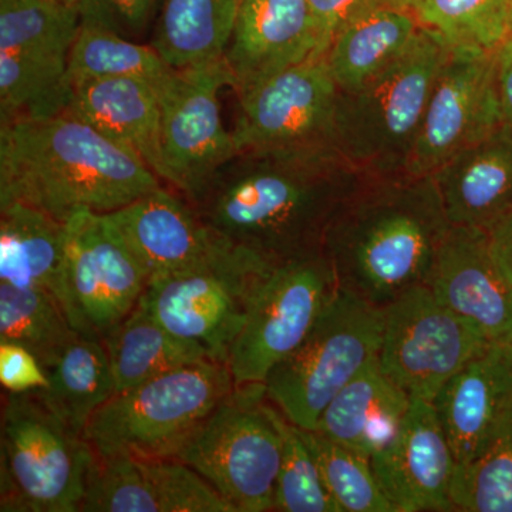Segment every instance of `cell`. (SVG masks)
I'll use <instances>...</instances> for the list:
<instances>
[{"mask_svg":"<svg viewBox=\"0 0 512 512\" xmlns=\"http://www.w3.org/2000/svg\"><path fill=\"white\" fill-rule=\"evenodd\" d=\"M301 431L340 512H396L383 493L369 458L318 431Z\"/></svg>","mask_w":512,"mask_h":512,"instance_id":"35","label":"cell"},{"mask_svg":"<svg viewBox=\"0 0 512 512\" xmlns=\"http://www.w3.org/2000/svg\"><path fill=\"white\" fill-rule=\"evenodd\" d=\"M429 286L490 342L512 343V284L495 264L485 229L451 225Z\"/></svg>","mask_w":512,"mask_h":512,"instance_id":"19","label":"cell"},{"mask_svg":"<svg viewBox=\"0 0 512 512\" xmlns=\"http://www.w3.org/2000/svg\"><path fill=\"white\" fill-rule=\"evenodd\" d=\"M433 403L457 466L470 463L512 404V343L491 342L444 384Z\"/></svg>","mask_w":512,"mask_h":512,"instance_id":"21","label":"cell"},{"mask_svg":"<svg viewBox=\"0 0 512 512\" xmlns=\"http://www.w3.org/2000/svg\"><path fill=\"white\" fill-rule=\"evenodd\" d=\"M239 0H163L151 46L170 69L222 62Z\"/></svg>","mask_w":512,"mask_h":512,"instance_id":"28","label":"cell"},{"mask_svg":"<svg viewBox=\"0 0 512 512\" xmlns=\"http://www.w3.org/2000/svg\"><path fill=\"white\" fill-rule=\"evenodd\" d=\"M79 335L52 293L0 282V342L23 346L47 370Z\"/></svg>","mask_w":512,"mask_h":512,"instance_id":"31","label":"cell"},{"mask_svg":"<svg viewBox=\"0 0 512 512\" xmlns=\"http://www.w3.org/2000/svg\"><path fill=\"white\" fill-rule=\"evenodd\" d=\"M80 23V3L0 0V52L69 63Z\"/></svg>","mask_w":512,"mask_h":512,"instance_id":"30","label":"cell"},{"mask_svg":"<svg viewBox=\"0 0 512 512\" xmlns=\"http://www.w3.org/2000/svg\"><path fill=\"white\" fill-rule=\"evenodd\" d=\"M64 255V222L25 202L0 205V282L42 289L62 303Z\"/></svg>","mask_w":512,"mask_h":512,"instance_id":"25","label":"cell"},{"mask_svg":"<svg viewBox=\"0 0 512 512\" xmlns=\"http://www.w3.org/2000/svg\"><path fill=\"white\" fill-rule=\"evenodd\" d=\"M62 2L80 3V0H62Z\"/></svg>","mask_w":512,"mask_h":512,"instance_id":"45","label":"cell"},{"mask_svg":"<svg viewBox=\"0 0 512 512\" xmlns=\"http://www.w3.org/2000/svg\"><path fill=\"white\" fill-rule=\"evenodd\" d=\"M161 187L140 157L69 113L0 124V205L25 202L66 222L110 214Z\"/></svg>","mask_w":512,"mask_h":512,"instance_id":"3","label":"cell"},{"mask_svg":"<svg viewBox=\"0 0 512 512\" xmlns=\"http://www.w3.org/2000/svg\"><path fill=\"white\" fill-rule=\"evenodd\" d=\"M498 50L450 47L404 173L434 175L503 124Z\"/></svg>","mask_w":512,"mask_h":512,"instance_id":"14","label":"cell"},{"mask_svg":"<svg viewBox=\"0 0 512 512\" xmlns=\"http://www.w3.org/2000/svg\"><path fill=\"white\" fill-rule=\"evenodd\" d=\"M234 389L227 363L200 360L114 394L83 436L97 457L175 458Z\"/></svg>","mask_w":512,"mask_h":512,"instance_id":"5","label":"cell"},{"mask_svg":"<svg viewBox=\"0 0 512 512\" xmlns=\"http://www.w3.org/2000/svg\"><path fill=\"white\" fill-rule=\"evenodd\" d=\"M390 2H392L394 6H399V8L410 9L416 12L420 0H390Z\"/></svg>","mask_w":512,"mask_h":512,"instance_id":"43","label":"cell"},{"mask_svg":"<svg viewBox=\"0 0 512 512\" xmlns=\"http://www.w3.org/2000/svg\"><path fill=\"white\" fill-rule=\"evenodd\" d=\"M46 373L49 384L35 390L37 396L79 434L117 393L109 355L100 339L77 336Z\"/></svg>","mask_w":512,"mask_h":512,"instance_id":"29","label":"cell"},{"mask_svg":"<svg viewBox=\"0 0 512 512\" xmlns=\"http://www.w3.org/2000/svg\"><path fill=\"white\" fill-rule=\"evenodd\" d=\"M106 217L148 281L198 268L235 248L202 222L184 195L163 185Z\"/></svg>","mask_w":512,"mask_h":512,"instance_id":"17","label":"cell"},{"mask_svg":"<svg viewBox=\"0 0 512 512\" xmlns=\"http://www.w3.org/2000/svg\"><path fill=\"white\" fill-rule=\"evenodd\" d=\"M82 511L235 512L183 461L126 456H94Z\"/></svg>","mask_w":512,"mask_h":512,"instance_id":"16","label":"cell"},{"mask_svg":"<svg viewBox=\"0 0 512 512\" xmlns=\"http://www.w3.org/2000/svg\"><path fill=\"white\" fill-rule=\"evenodd\" d=\"M389 5H392L390 0H308L315 36L312 59H325L330 45L343 29L367 13Z\"/></svg>","mask_w":512,"mask_h":512,"instance_id":"38","label":"cell"},{"mask_svg":"<svg viewBox=\"0 0 512 512\" xmlns=\"http://www.w3.org/2000/svg\"><path fill=\"white\" fill-rule=\"evenodd\" d=\"M170 70L153 46L140 45L100 20L82 16L69 57L72 83L130 76L150 80L157 86Z\"/></svg>","mask_w":512,"mask_h":512,"instance_id":"33","label":"cell"},{"mask_svg":"<svg viewBox=\"0 0 512 512\" xmlns=\"http://www.w3.org/2000/svg\"><path fill=\"white\" fill-rule=\"evenodd\" d=\"M272 266L232 248L198 268L150 279L140 302L165 329L228 365L252 299Z\"/></svg>","mask_w":512,"mask_h":512,"instance_id":"9","label":"cell"},{"mask_svg":"<svg viewBox=\"0 0 512 512\" xmlns=\"http://www.w3.org/2000/svg\"><path fill=\"white\" fill-rule=\"evenodd\" d=\"M416 15L450 47L498 50L507 37L508 0H420Z\"/></svg>","mask_w":512,"mask_h":512,"instance_id":"36","label":"cell"},{"mask_svg":"<svg viewBox=\"0 0 512 512\" xmlns=\"http://www.w3.org/2000/svg\"><path fill=\"white\" fill-rule=\"evenodd\" d=\"M498 96L503 121L512 127V40L498 49Z\"/></svg>","mask_w":512,"mask_h":512,"instance_id":"42","label":"cell"},{"mask_svg":"<svg viewBox=\"0 0 512 512\" xmlns=\"http://www.w3.org/2000/svg\"><path fill=\"white\" fill-rule=\"evenodd\" d=\"M448 50L421 26L402 55L362 86L339 92L336 146L346 160L369 175L404 173Z\"/></svg>","mask_w":512,"mask_h":512,"instance_id":"4","label":"cell"},{"mask_svg":"<svg viewBox=\"0 0 512 512\" xmlns=\"http://www.w3.org/2000/svg\"><path fill=\"white\" fill-rule=\"evenodd\" d=\"M512 40V0H508V15H507V37L505 42Z\"/></svg>","mask_w":512,"mask_h":512,"instance_id":"44","label":"cell"},{"mask_svg":"<svg viewBox=\"0 0 512 512\" xmlns=\"http://www.w3.org/2000/svg\"><path fill=\"white\" fill-rule=\"evenodd\" d=\"M384 309L338 288L301 345L271 370L266 396L296 426L315 429L320 414L379 359Z\"/></svg>","mask_w":512,"mask_h":512,"instance_id":"7","label":"cell"},{"mask_svg":"<svg viewBox=\"0 0 512 512\" xmlns=\"http://www.w3.org/2000/svg\"><path fill=\"white\" fill-rule=\"evenodd\" d=\"M103 342L117 393L191 363L211 359L202 346L165 329L140 301Z\"/></svg>","mask_w":512,"mask_h":512,"instance_id":"27","label":"cell"},{"mask_svg":"<svg viewBox=\"0 0 512 512\" xmlns=\"http://www.w3.org/2000/svg\"><path fill=\"white\" fill-rule=\"evenodd\" d=\"M434 178L451 225L490 228L512 211V127L501 124Z\"/></svg>","mask_w":512,"mask_h":512,"instance_id":"23","label":"cell"},{"mask_svg":"<svg viewBox=\"0 0 512 512\" xmlns=\"http://www.w3.org/2000/svg\"><path fill=\"white\" fill-rule=\"evenodd\" d=\"M0 383L8 393H28L49 384L45 367L23 346L0 342Z\"/></svg>","mask_w":512,"mask_h":512,"instance_id":"40","label":"cell"},{"mask_svg":"<svg viewBox=\"0 0 512 512\" xmlns=\"http://www.w3.org/2000/svg\"><path fill=\"white\" fill-rule=\"evenodd\" d=\"M315 52L308 0H241L224 56L238 97Z\"/></svg>","mask_w":512,"mask_h":512,"instance_id":"20","label":"cell"},{"mask_svg":"<svg viewBox=\"0 0 512 512\" xmlns=\"http://www.w3.org/2000/svg\"><path fill=\"white\" fill-rule=\"evenodd\" d=\"M274 416L282 437V458L272 511L340 512L323 483L301 427L293 424L276 406Z\"/></svg>","mask_w":512,"mask_h":512,"instance_id":"37","label":"cell"},{"mask_svg":"<svg viewBox=\"0 0 512 512\" xmlns=\"http://www.w3.org/2000/svg\"><path fill=\"white\" fill-rule=\"evenodd\" d=\"M338 97L325 59L289 67L239 97L231 130L235 146L238 151L338 150Z\"/></svg>","mask_w":512,"mask_h":512,"instance_id":"15","label":"cell"},{"mask_svg":"<svg viewBox=\"0 0 512 512\" xmlns=\"http://www.w3.org/2000/svg\"><path fill=\"white\" fill-rule=\"evenodd\" d=\"M225 86L224 60L171 69L156 86L163 181L188 201L238 153L232 131L222 123L218 94Z\"/></svg>","mask_w":512,"mask_h":512,"instance_id":"12","label":"cell"},{"mask_svg":"<svg viewBox=\"0 0 512 512\" xmlns=\"http://www.w3.org/2000/svg\"><path fill=\"white\" fill-rule=\"evenodd\" d=\"M64 225V312L80 335L104 340L136 308L148 276L106 214L79 211Z\"/></svg>","mask_w":512,"mask_h":512,"instance_id":"13","label":"cell"},{"mask_svg":"<svg viewBox=\"0 0 512 512\" xmlns=\"http://www.w3.org/2000/svg\"><path fill=\"white\" fill-rule=\"evenodd\" d=\"M0 441V511H82L92 447L36 392L5 393Z\"/></svg>","mask_w":512,"mask_h":512,"instance_id":"6","label":"cell"},{"mask_svg":"<svg viewBox=\"0 0 512 512\" xmlns=\"http://www.w3.org/2000/svg\"><path fill=\"white\" fill-rule=\"evenodd\" d=\"M421 28L416 12L383 6L343 29L325 56L339 92L362 86L413 42Z\"/></svg>","mask_w":512,"mask_h":512,"instance_id":"26","label":"cell"},{"mask_svg":"<svg viewBox=\"0 0 512 512\" xmlns=\"http://www.w3.org/2000/svg\"><path fill=\"white\" fill-rule=\"evenodd\" d=\"M157 5L158 0H80V12L131 39L148 28Z\"/></svg>","mask_w":512,"mask_h":512,"instance_id":"39","label":"cell"},{"mask_svg":"<svg viewBox=\"0 0 512 512\" xmlns=\"http://www.w3.org/2000/svg\"><path fill=\"white\" fill-rule=\"evenodd\" d=\"M370 463L396 512L453 511L457 461L433 402L412 399L396 436Z\"/></svg>","mask_w":512,"mask_h":512,"instance_id":"18","label":"cell"},{"mask_svg":"<svg viewBox=\"0 0 512 512\" xmlns=\"http://www.w3.org/2000/svg\"><path fill=\"white\" fill-rule=\"evenodd\" d=\"M450 500L453 511L512 512V404L484 450L456 467Z\"/></svg>","mask_w":512,"mask_h":512,"instance_id":"34","label":"cell"},{"mask_svg":"<svg viewBox=\"0 0 512 512\" xmlns=\"http://www.w3.org/2000/svg\"><path fill=\"white\" fill-rule=\"evenodd\" d=\"M410 402L377 359L333 397L313 430L372 460L396 436Z\"/></svg>","mask_w":512,"mask_h":512,"instance_id":"24","label":"cell"},{"mask_svg":"<svg viewBox=\"0 0 512 512\" xmlns=\"http://www.w3.org/2000/svg\"><path fill=\"white\" fill-rule=\"evenodd\" d=\"M490 343L429 285L416 286L384 308L379 366L410 399L434 402L444 384Z\"/></svg>","mask_w":512,"mask_h":512,"instance_id":"10","label":"cell"},{"mask_svg":"<svg viewBox=\"0 0 512 512\" xmlns=\"http://www.w3.org/2000/svg\"><path fill=\"white\" fill-rule=\"evenodd\" d=\"M338 288L323 254L272 266L229 353L235 384L264 383L305 340Z\"/></svg>","mask_w":512,"mask_h":512,"instance_id":"11","label":"cell"},{"mask_svg":"<svg viewBox=\"0 0 512 512\" xmlns=\"http://www.w3.org/2000/svg\"><path fill=\"white\" fill-rule=\"evenodd\" d=\"M485 231L495 264L512 284V211L507 212Z\"/></svg>","mask_w":512,"mask_h":512,"instance_id":"41","label":"cell"},{"mask_svg":"<svg viewBox=\"0 0 512 512\" xmlns=\"http://www.w3.org/2000/svg\"><path fill=\"white\" fill-rule=\"evenodd\" d=\"M72 93L69 63L0 52L2 123L59 116L66 113Z\"/></svg>","mask_w":512,"mask_h":512,"instance_id":"32","label":"cell"},{"mask_svg":"<svg viewBox=\"0 0 512 512\" xmlns=\"http://www.w3.org/2000/svg\"><path fill=\"white\" fill-rule=\"evenodd\" d=\"M450 227L434 175H370L333 218L322 254L339 289L384 309L430 284Z\"/></svg>","mask_w":512,"mask_h":512,"instance_id":"2","label":"cell"},{"mask_svg":"<svg viewBox=\"0 0 512 512\" xmlns=\"http://www.w3.org/2000/svg\"><path fill=\"white\" fill-rule=\"evenodd\" d=\"M239 2H241V0H239Z\"/></svg>","mask_w":512,"mask_h":512,"instance_id":"46","label":"cell"},{"mask_svg":"<svg viewBox=\"0 0 512 512\" xmlns=\"http://www.w3.org/2000/svg\"><path fill=\"white\" fill-rule=\"evenodd\" d=\"M264 383L235 384L175 460L197 471L235 512L274 510L282 437Z\"/></svg>","mask_w":512,"mask_h":512,"instance_id":"8","label":"cell"},{"mask_svg":"<svg viewBox=\"0 0 512 512\" xmlns=\"http://www.w3.org/2000/svg\"><path fill=\"white\" fill-rule=\"evenodd\" d=\"M367 177L338 150H245L188 202L222 241L278 265L322 254L333 218Z\"/></svg>","mask_w":512,"mask_h":512,"instance_id":"1","label":"cell"},{"mask_svg":"<svg viewBox=\"0 0 512 512\" xmlns=\"http://www.w3.org/2000/svg\"><path fill=\"white\" fill-rule=\"evenodd\" d=\"M66 113L136 154L163 181L156 84L130 76L80 80Z\"/></svg>","mask_w":512,"mask_h":512,"instance_id":"22","label":"cell"}]
</instances>
